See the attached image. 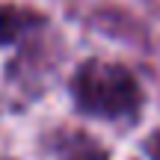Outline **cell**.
<instances>
[{"mask_svg":"<svg viewBox=\"0 0 160 160\" xmlns=\"http://www.w3.org/2000/svg\"><path fill=\"white\" fill-rule=\"evenodd\" d=\"M77 101L80 107L92 110V113L101 116L104 98L107 101V116L116 119V116H128L137 104V86L128 71L116 68V65H89V68H80L77 74Z\"/></svg>","mask_w":160,"mask_h":160,"instance_id":"6da1fadb","label":"cell"}]
</instances>
